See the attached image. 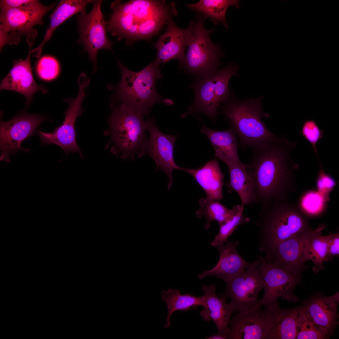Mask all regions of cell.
Wrapping results in <instances>:
<instances>
[{"label": "cell", "instance_id": "1", "mask_svg": "<svg viewBox=\"0 0 339 339\" xmlns=\"http://www.w3.org/2000/svg\"><path fill=\"white\" fill-rule=\"evenodd\" d=\"M296 143L283 137L281 140L252 148L245 166L254 182L257 203L264 205L287 199L294 189L297 165L290 157Z\"/></svg>", "mask_w": 339, "mask_h": 339}, {"label": "cell", "instance_id": "2", "mask_svg": "<svg viewBox=\"0 0 339 339\" xmlns=\"http://www.w3.org/2000/svg\"><path fill=\"white\" fill-rule=\"evenodd\" d=\"M112 13L106 28L119 40L127 44L148 39L157 33L177 14L175 3L164 0H134L125 3L116 0L111 4Z\"/></svg>", "mask_w": 339, "mask_h": 339}, {"label": "cell", "instance_id": "3", "mask_svg": "<svg viewBox=\"0 0 339 339\" xmlns=\"http://www.w3.org/2000/svg\"><path fill=\"white\" fill-rule=\"evenodd\" d=\"M259 250L268 260L281 243L291 236L311 229L308 216L288 198L262 205L256 223Z\"/></svg>", "mask_w": 339, "mask_h": 339}, {"label": "cell", "instance_id": "4", "mask_svg": "<svg viewBox=\"0 0 339 339\" xmlns=\"http://www.w3.org/2000/svg\"><path fill=\"white\" fill-rule=\"evenodd\" d=\"M262 97L241 101L231 95L220 107V113L225 116L230 128L235 132L243 148L252 149L282 140L283 137L274 134L266 127L263 118L269 115L262 109Z\"/></svg>", "mask_w": 339, "mask_h": 339}, {"label": "cell", "instance_id": "5", "mask_svg": "<svg viewBox=\"0 0 339 339\" xmlns=\"http://www.w3.org/2000/svg\"><path fill=\"white\" fill-rule=\"evenodd\" d=\"M121 77L116 88L113 100L120 101L145 116L154 104L162 102L172 105V100L161 97L157 92L156 80L162 75L159 64L155 59L143 69L138 72L132 71L119 61Z\"/></svg>", "mask_w": 339, "mask_h": 339}, {"label": "cell", "instance_id": "6", "mask_svg": "<svg viewBox=\"0 0 339 339\" xmlns=\"http://www.w3.org/2000/svg\"><path fill=\"white\" fill-rule=\"evenodd\" d=\"M144 116L122 103L114 107L108 118L109 129L104 132L110 137L114 154L132 159L138 154L148 139Z\"/></svg>", "mask_w": 339, "mask_h": 339}, {"label": "cell", "instance_id": "7", "mask_svg": "<svg viewBox=\"0 0 339 339\" xmlns=\"http://www.w3.org/2000/svg\"><path fill=\"white\" fill-rule=\"evenodd\" d=\"M205 18L197 13L196 21H192V30L187 52L180 67L189 73L201 78L211 75L218 70L220 58L223 54L218 44L210 38L214 28H206Z\"/></svg>", "mask_w": 339, "mask_h": 339}, {"label": "cell", "instance_id": "8", "mask_svg": "<svg viewBox=\"0 0 339 339\" xmlns=\"http://www.w3.org/2000/svg\"><path fill=\"white\" fill-rule=\"evenodd\" d=\"M53 4L45 6L41 3L24 8L1 10L0 17V47L5 45H17L22 36L34 40L37 31L33 27L41 25L44 15L54 7Z\"/></svg>", "mask_w": 339, "mask_h": 339}, {"label": "cell", "instance_id": "9", "mask_svg": "<svg viewBox=\"0 0 339 339\" xmlns=\"http://www.w3.org/2000/svg\"><path fill=\"white\" fill-rule=\"evenodd\" d=\"M78 83L79 92L75 99L70 98L64 101L68 104V107L65 112V117L63 123L57 127L51 133L45 132L38 129L35 135L41 139V143L44 145L54 144L60 147L68 154L78 152L81 158L83 155L76 142V134L75 127L76 120L81 116L83 109L81 107L83 100L86 96L85 91L89 86V79L86 75L81 74Z\"/></svg>", "mask_w": 339, "mask_h": 339}, {"label": "cell", "instance_id": "10", "mask_svg": "<svg viewBox=\"0 0 339 339\" xmlns=\"http://www.w3.org/2000/svg\"><path fill=\"white\" fill-rule=\"evenodd\" d=\"M257 267L262 282L264 294L253 308H261L262 305L266 306L276 303L279 298L288 302L297 301L293 291L300 282V276L294 275L279 266L265 261L263 257Z\"/></svg>", "mask_w": 339, "mask_h": 339}, {"label": "cell", "instance_id": "11", "mask_svg": "<svg viewBox=\"0 0 339 339\" xmlns=\"http://www.w3.org/2000/svg\"><path fill=\"white\" fill-rule=\"evenodd\" d=\"M102 0H93V7L89 13L86 12L78 16V42L83 44L94 67V72L98 68L97 55L101 49L112 50V43L106 33V21L101 10Z\"/></svg>", "mask_w": 339, "mask_h": 339}, {"label": "cell", "instance_id": "12", "mask_svg": "<svg viewBox=\"0 0 339 339\" xmlns=\"http://www.w3.org/2000/svg\"><path fill=\"white\" fill-rule=\"evenodd\" d=\"M146 129L149 137L138 154L139 157L145 155L151 157L156 165V170L162 171L168 179L167 188L171 189L173 182L172 173L175 169L183 170L175 162L174 149L176 135H169L162 132L156 125L155 121L149 117L146 120Z\"/></svg>", "mask_w": 339, "mask_h": 339}, {"label": "cell", "instance_id": "13", "mask_svg": "<svg viewBox=\"0 0 339 339\" xmlns=\"http://www.w3.org/2000/svg\"><path fill=\"white\" fill-rule=\"evenodd\" d=\"M46 118L37 114L23 113L8 121H0V148L1 161L9 162V157L19 150L27 152L21 143L35 134L39 125Z\"/></svg>", "mask_w": 339, "mask_h": 339}, {"label": "cell", "instance_id": "14", "mask_svg": "<svg viewBox=\"0 0 339 339\" xmlns=\"http://www.w3.org/2000/svg\"><path fill=\"white\" fill-rule=\"evenodd\" d=\"M257 267L244 270L223 280L226 284L224 296L230 298L234 311L248 310L256 304L258 293L263 288Z\"/></svg>", "mask_w": 339, "mask_h": 339}, {"label": "cell", "instance_id": "15", "mask_svg": "<svg viewBox=\"0 0 339 339\" xmlns=\"http://www.w3.org/2000/svg\"><path fill=\"white\" fill-rule=\"evenodd\" d=\"M312 228L297 233L280 243L267 261L279 266L288 272L300 276L305 269L304 249Z\"/></svg>", "mask_w": 339, "mask_h": 339}, {"label": "cell", "instance_id": "16", "mask_svg": "<svg viewBox=\"0 0 339 339\" xmlns=\"http://www.w3.org/2000/svg\"><path fill=\"white\" fill-rule=\"evenodd\" d=\"M165 32L161 35L154 43L157 49L155 59L158 63H164L173 59H177L180 67L185 56V51L188 46L191 37L192 30V21L186 28L177 26L170 19L167 24Z\"/></svg>", "mask_w": 339, "mask_h": 339}, {"label": "cell", "instance_id": "17", "mask_svg": "<svg viewBox=\"0 0 339 339\" xmlns=\"http://www.w3.org/2000/svg\"><path fill=\"white\" fill-rule=\"evenodd\" d=\"M238 244L237 240L227 241L223 245L216 247L219 254L218 263L212 269L198 275L199 279L214 276L223 280L244 270L258 266L261 262V257L252 262L246 261L238 252Z\"/></svg>", "mask_w": 339, "mask_h": 339}, {"label": "cell", "instance_id": "18", "mask_svg": "<svg viewBox=\"0 0 339 339\" xmlns=\"http://www.w3.org/2000/svg\"><path fill=\"white\" fill-rule=\"evenodd\" d=\"M266 307V339H296V322L301 306L285 309L276 302Z\"/></svg>", "mask_w": 339, "mask_h": 339}, {"label": "cell", "instance_id": "19", "mask_svg": "<svg viewBox=\"0 0 339 339\" xmlns=\"http://www.w3.org/2000/svg\"><path fill=\"white\" fill-rule=\"evenodd\" d=\"M31 45L28 55L24 60L16 61L8 73L1 81L0 90L13 91L24 96L26 98V104L30 103L33 95L38 91L43 93L47 92L43 85H38L33 78L30 62L31 54Z\"/></svg>", "mask_w": 339, "mask_h": 339}, {"label": "cell", "instance_id": "20", "mask_svg": "<svg viewBox=\"0 0 339 339\" xmlns=\"http://www.w3.org/2000/svg\"><path fill=\"white\" fill-rule=\"evenodd\" d=\"M229 327L227 339H266L265 314L260 308L239 312L231 319Z\"/></svg>", "mask_w": 339, "mask_h": 339}, {"label": "cell", "instance_id": "21", "mask_svg": "<svg viewBox=\"0 0 339 339\" xmlns=\"http://www.w3.org/2000/svg\"><path fill=\"white\" fill-rule=\"evenodd\" d=\"M337 294L330 296L316 294L304 300L302 305L306 315L330 336L338 323Z\"/></svg>", "mask_w": 339, "mask_h": 339}, {"label": "cell", "instance_id": "22", "mask_svg": "<svg viewBox=\"0 0 339 339\" xmlns=\"http://www.w3.org/2000/svg\"><path fill=\"white\" fill-rule=\"evenodd\" d=\"M205 302L200 315L205 321L213 320L218 333L226 335L229 331V324L234 309L232 304L226 302L227 297H218L216 294V286L212 283L209 286L202 285Z\"/></svg>", "mask_w": 339, "mask_h": 339}, {"label": "cell", "instance_id": "23", "mask_svg": "<svg viewBox=\"0 0 339 339\" xmlns=\"http://www.w3.org/2000/svg\"><path fill=\"white\" fill-rule=\"evenodd\" d=\"M191 87L194 92V100L187 111L182 114L181 117L185 118L199 112L205 114L214 121L219 106L216 100L213 74L199 78Z\"/></svg>", "mask_w": 339, "mask_h": 339}, {"label": "cell", "instance_id": "24", "mask_svg": "<svg viewBox=\"0 0 339 339\" xmlns=\"http://www.w3.org/2000/svg\"><path fill=\"white\" fill-rule=\"evenodd\" d=\"M183 171L193 177L208 198L218 201L222 199L225 175L217 159L211 160L198 168H183Z\"/></svg>", "mask_w": 339, "mask_h": 339}, {"label": "cell", "instance_id": "25", "mask_svg": "<svg viewBox=\"0 0 339 339\" xmlns=\"http://www.w3.org/2000/svg\"><path fill=\"white\" fill-rule=\"evenodd\" d=\"M203 126L201 132L209 140L215 152V156L226 164L230 162H241L238 152V137L229 127L227 130L218 131L207 126L201 119Z\"/></svg>", "mask_w": 339, "mask_h": 339}, {"label": "cell", "instance_id": "26", "mask_svg": "<svg viewBox=\"0 0 339 339\" xmlns=\"http://www.w3.org/2000/svg\"><path fill=\"white\" fill-rule=\"evenodd\" d=\"M226 164L230 175V180L226 184L228 192H236L243 207L257 203L254 182L245 164L230 162Z\"/></svg>", "mask_w": 339, "mask_h": 339}, {"label": "cell", "instance_id": "27", "mask_svg": "<svg viewBox=\"0 0 339 339\" xmlns=\"http://www.w3.org/2000/svg\"><path fill=\"white\" fill-rule=\"evenodd\" d=\"M93 0H63L60 1L50 16V23L44 39L39 46L31 51L32 55L39 57L45 43L50 40L55 29L63 22L74 14L85 11V8Z\"/></svg>", "mask_w": 339, "mask_h": 339}, {"label": "cell", "instance_id": "28", "mask_svg": "<svg viewBox=\"0 0 339 339\" xmlns=\"http://www.w3.org/2000/svg\"><path fill=\"white\" fill-rule=\"evenodd\" d=\"M162 299L166 303L168 313L164 328L169 327L171 324L170 319L172 314L176 311H186L190 309H196L204 303L203 295L200 297L194 296L191 293L182 294L177 289L169 288L168 291L161 292Z\"/></svg>", "mask_w": 339, "mask_h": 339}, {"label": "cell", "instance_id": "29", "mask_svg": "<svg viewBox=\"0 0 339 339\" xmlns=\"http://www.w3.org/2000/svg\"><path fill=\"white\" fill-rule=\"evenodd\" d=\"M239 5L238 0H200L196 3L186 4V5L205 19L209 18L215 25L221 23L228 28L225 17L227 10L231 6L239 8Z\"/></svg>", "mask_w": 339, "mask_h": 339}, {"label": "cell", "instance_id": "30", "mask_svg": "<svg viewBox=\"0 0 339 339\" xmlns=\"http://www.w3.org/2000/svg\"><path fill=\"white\" fill-rule=\"evenodd\" d=\"M324 226L320 225L310 234L306 240L304 252L305 261L314 263L312 270L316 273L324 269L323 263L327 253V236L322 234Z\"/></svg>", "mask_w": 339, "mask_h": 339}, {"label": "cell", "instance_id": "31", "mask_svg": "<svg viewBox=\"0 0 339 339\" xmlns=\"http://www.w3.org/2000/svg\"><path fill=\"white\" fill-rule=\"evenodd\" d=\"M199 203L200 207L195 213L199 218L204 217L206 218L207 222L204 225L206 230L210 228L213 221H217L220 225L231 219L236 213L240 205H236L230 209L219 201L209 199L207 197L201 198Z\"/></svg>", "mask_w": 339, "mask_h": 339}, {"label": "cell", "instance_id": "32", "mask_svg": "<svg viewBox=\"0 0 339 339\" xmlns=\"http://www.w3.org/2000/svg\"><path fill=\"white\" fill-rule=\"evenodd\" d=\"M237 69L236 66L230 64L213 74L216 100L219 106L221 104L226 102L232 95L229 81L232 76L238 75Z\"/></svg>", "mask_w": 339, "mask_h": 339}, {"label": "cell", "instance_id": "33", "mask_svg": "<svg viewBox=\"0 0 339 339\" xmlns=\"http://www.w3.org/2000/svg\"><path fill=\"white\" fill-rule=\"evenodd\" d=\"M297 339H328L330 335L313 322L304 312L302 305L296 322Z\"/></svg>", "mask_w": 339, "mask_h": 339}, {"label": "cell", "instance_id": "34", "mask_svg": "<svg viewBox=\"0 0 339 339\" xmlns=\"http://www.w3.org/2000/svg\"><path fill=\"white\" fill-rule=\"evenodd\" d=\"M244 207L239 205L236 213L232 218L220 225L218 234L211 242L210 245L213 247L223 245L238 226L250 221V219L243 214Z\"/></svg>", "mask_w": 339, "mask_h": 339}, {"label": "cell", "instance_id": "35", "mask_svg": "<svg viewBox=\"0 0 339 339\" xmlns=\"http://www.w3.org/2000/svg\"><path fill=\"white\" fill-rule=\"evenodd\" d=\"M39 77L45 80L56 78L60 72V66L57 60L51 56H44L40 59L37 66Z\"/></svg>", "mask_w": 339, "mask_h": 339}, {"label": "cell", "instance_id": "36", "mask_svg": "<svg viewBox=\"0 0 339 339\" xmlns=\"http://www.w3.org/2000/svg\"><path fill=\"white\" fill-rule=\"evenodd\" d=\"M300 133L305 139L312 145L318 159H319L316 147L318 142L322 138L324 133L316 122L313 120L305 121L302 126Z\"/></svg>", "mask_w": 339, "mask_h": 339}, {"label": "cell", "instance_id": "37", "mask_svg": "<svg viewBox=\"0 0 339 339\" xmlns=\"http://www.w3.org/2000/svg\"><path fill=\"white\" fill-rule=\"evenodd\" d=\"M302 199V209L309 214H314L319 211L323 202V198L318 193L310 192L306 194ZM305 212V213H306Z\"/></svg>", "mask_w": 339, "mask_h": 339}, {"label": "cell", "instance_id": "38", "mask_svg": "<svg viewBox=\"0 0 339 339\" xmlns=\"http://www.w3.org/2000/svg\"><path fill=\"white\" fill-rule=\"evenodd\" d=\"M41 3L35 0H0L1 10L12 8H24L38 5Z\"/></svg>", "mask_w": 339, "mask_h": 339}, {"label": "cell", "instance_id": "39", "mask_svg": "<svg viewBox=\"0 0 339 339\" xmlns=\"http://www.w3.org/2000/svg\"><path fill=\"white\" fill-rule=\"evenodd\" d=\"M317 182L319 191L324 192L330 191L334 186L335 183L333 178L321 167L319 170Z\"/></svg>", "mask_w": 339, "mask_h": 339}, {"label": "cell", "instance_id": "40", "mask_svg": "<svg viewBox=\"0 0 339 339\" xmlns=\"http://www.w3.org/2000/svg\"><path fill=\"white\" fill-rule=\"evenodd\" d=\"M327 236V249L326 261H330L339 254V233L330 234Z\"/></svg>", "mask_w": 339, "mask_h": 339}, {"label": "cell", "instance_id": "41", "mask_svg": "<svg viewBox=\"0 0 339 339\" xmlns=\"http://www.w3.org/2000/svg\"><path fill=\"white\" fill-rule=\"evenodd\" d=\"M205 339H227L226 335L221 334L217 333V334L211 335L208 337H207Z\"/></svg>", "mask_w": 339, "mask_h": 339}]
</instances>
